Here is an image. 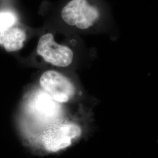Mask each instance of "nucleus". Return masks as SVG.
<instances>
[{
    "mask_svg": "<svg viewBox=\"0 0 158 158\" xmlns=\"http://www.w3.org/2000/svg\"><path fill=\"white\" fill-rule=\"evenodd\" d=\"M15 17L11 13H0V27L5 28L12 27L15 24Z\"/></svg>",
    "mask_w": 158,
    "mask_h": 158,
    "instance_id": "obj_7",
    "label": "nucleus"
},
{
    "mask_svg": "<svg viewBox=\"0 0 158 158\" xmlns=\"http://www.w3.org/2000/svg\"><path fill=\"white\" fill-rule=\"evenodd\" d=\"M61 15L68 25L85 30L98 21L100 14L96 6L87 0H72L63 8Z\"/></svg>",
    "mask_w": 158,
    "mask_h": 158,
    "instance_id": "obj_1",
    "label": "nucleus"
},
{
    "mask_svg": "<svg viewBox=\"0 0 158 158\" xmlns=\"http://www.w3.org/2000/svg\"><path fill=\"white\" fill-rule=\"evenodd\" d=\"M40 84L46 93L58 103L67 102L75 94V87L72 81L55 70H49L42 74Z\"/></svg>",
    "mask_w": 158,
    "mask_h": 158,
    "instance_id": "obj_3",
    "label": "nucleus"
},
{
    "mask_svg": "<svg viewBox=\"0 0 158 158\" xmlns=\"http://www.w3.org/2000/svg\"><path fill=\"white\" fill-rule=\"evenodd\" d=\"M26 39V34L21 29L0 27V45L6 51L15 52L21 49Z\"/></svg>",
    "mask_w": 158,
    "mask_h": 158,
    "instance_id": "obj_6",
    "label": "nucleus"
},
{
    "mask_svg": "<svg viewBox=\"0 0 158 158\" xmlns=\"http://www.w3.org/2000/svg\"><path fill=\"white\" fill-rule=\"evenodd\" d=\"M81 129L73 123H63L46 131L42 137L46 150L56 152L70 146L74 140L81 135Z\"/></svg>",
    "mask_w": 158,
    "mask_h": 158,
    "instance_id": "obj_2",
    "label": "nucleus"
},
{
    "mask_svg": "<svg viewBox=\"0 0 158 158\" xmlns=\"http://www.w3.org/2000/svg\"><path fill=\"white\" fill-rule=\"evenodd\" d=\"M58 106V102H55L45 91L38 93L31 103L34 113L40 118H44L55 117L59 111Z\"/></svg>",
    "mask_w": 158,
    "mask_h": 158,
    "instance_id": "obj_5",
    "label": "nucleus"
},
{
    "mask_svg": "<svg viewBox=\"0 0 158 158\" xmlns=\"http://www.w3.org/2000/svg\"><path fill=\"white\" fill-rule=\"evenodd\" d=\"M37 53L46 62L57 67H68L73 60L72 50L66 46L56 43L53 35L50 33L43 35L40 38Z\"/></svg>",
    "mask_w": 158,
    "mask_h": 158,
    "instance_id": "obj_4",
    "label": "nucleus"
}]
</instances>
